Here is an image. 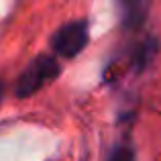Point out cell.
<instances>
[{
	"label": "cell",
	"mask_w": 161,
	"mask_h": 161,
	"mask_svg": "<svg viewBox=\"0 0 161 161\" xmlns=\"http://www.w3.org/2000/svg\"><path fill=\"white\" fill-rule=\"evenodd\" d=\"M118 10H120V19L126 27L137 29L143 25L147 14V4L149 0H116Z\"/></svg>",
	"instance_id": "obj_3"
},
{
	"label": "cell",
	"mask_w": 161,
	"mask_h": 161,
	"mask_svg": "<svg viewBox=\"0 0 161 161\" xmlns=\"http://www.w3.org/2000/svg\"><path fill=\"white\" fill-rule=\"evenodd\" d=\"M110 161H135V151L126 145H120L112 151L110 155Z\"/></svg>",
	"instance_id": "obj_4"
},
{
	"label": "cell",
	"mask_w": 161,
	"mask_h": 161,
	"mask_svg": "<svg viewBox=\"0 0 161 161\" xmlns=\"http://www.w3.org/2000/svg\"><path fill=\"white\" fill-rule=\"evenodd\" d=\"M2 94H4V84H2V80H0V102H2Z\"/></svg>",
	"instance_id": "obj_5"
},
{
	"label": "cell",
	"mask_w": 161,
	"mask_h": 161,
	"mask_svg": "<svg viewBox=\"0 0 161 161\" xmlns=\"http://www.w3.org/2000/svg\"><path fill=\"white\" fill-rule=\"evenodd\" d=\"M59 71H61V67H59L57 59L53 55H39L20 74L19 82L14 86V94L19 98H29V96L37 94L39 90H43L47 84H51L57 78Z\"/></svg>",
	"instance_id": "obj_1"
},
{
	"label": "cell",
	"mask_w": 161,
	"mask_h": 161,
	"mask_svg": "<svg viewBox=\"0 0 161 161\" xmlns=\"http://www.w3.org/2000/svg\"><path fill=\"white\" fill-rule=\"evenodd\" d=\"M88 39H90L88 23L74 20V23H67L57 29V33L51 37V47L57 55L71 59L84 51V47L88 45Z\"/></svg>",
	"instance_id": "obj_2"
}]
</instances>
